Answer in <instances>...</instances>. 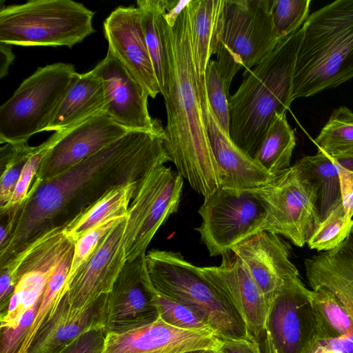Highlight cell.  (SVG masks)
<instances>
[{
	"label": "cell",
	"mask_w": 353,
	"mask_h": 353,
	"mask_svg": "<svg viewBox=\"0 0 353 353\" xmlns=\"http://www.w3.org/2000/svg\"><path fill=\"white\" fill-rule=\"evenodd\" d=\"M108 50L145 89L149 97L161 93L146 45L137 7L119 6L103 22Z\"/></svg>",
	"instance_id": "obj_16"
},
{
	"label": "cell",
	"mask_w": 353,
	"mask_h": 353,
	"mask_svg": "<svg viewBox=\"0 0 353 353\" xmlns=\"http://www.w3.org/2000/svg\"><path fill=\"white\" fill-rule=\"evenodd\" d=\"M92 70L103 83L107 102L105 114L115 123L130 131L165 130L161 121L149 114L147 92L111 52L108 51Z\"/></svg>",
	"instance_id": "obj_14"
},
{
	"label": "cell",
	"mask_w": 353,
	"mask_h": 353,
	"mask_svg": "<svg viewBox=\"0 0 353 353\" xmlns=\"http://www.w3.org/2000/svg\"><path fill=\"white\" fill-rule=\"evenodd\" d=\"M145 263L154 289L190 308L221 340L254 339L235 307L180 252L153 250Z\"/></svg>",
	"instance_id": "obj_5"
},
{
	"label": "cell",
	"mask_w": 353,
	"mask_h": 353,
	"mask_svg": "<svg viewBox=\"0 0 353 353\" xmlns=\"http://www.w3.org/2000/svg\"><path fill=\"white\" fill-rule=\"evenodd\" d=\"M310 0H274L272 18L279 41L301 28L309 17Z\"/></svg>",
	"instance_id": "obj_37"
},
{
	"label": "cell",
	"mask_w": 353,
	"mask_h": 353,
	"mask_svg": "<svg viewBox=\"0 0 353 353\" xmlns=\"http://www.w3.org/2000/svg\"><path fill=\"white\" fill-rule=\"evenodd\" d=\"M217 63L225 83L229 91L233 77L236 73L243 68L240 60L221 42L216 51Z\"/></svg>",
	"instance_id": "obj_42"
},
{
	"label": "cell",
	"mask_w": 353,
	"mask_h": 353,
	"mask_svg": "<svg viewBox=\"0 0 353 353\" xmlns=\"http://www.w3.org/2000/svg\"><path fill=\"white\" fill-rule=\"evenodd\" d=\"M274 1L225 0L220 42L240 60L243 75L281 41L273 23Z\"/></svg>",
	"instance_id": "obj_12"
},
{
	"label": "cell",
	"mask_w": 353,
	"mask_h": 353,
	"mask_svg": "<svg viewBox=\"0 0 353 353\" xmlns=\"http://www.w3.org/2000/svg\"><path fill=\"white\" fill-rule=\"evenodd\" d=\"M316 353H342L341 351L334 350V349H325L321 347H319Z\"/></svg>",
	"instance_id": "obj_50"
},
{
	"label": "cell",
	"mask_w": 353,
	"mask_h": 353,
	"mask_svg": "<svg viewBox=\"0 0 353 353\" xmlns=\"http://www.w3.org/2000/svg\"><path fill=\"white\" fill-rule=\"evenodd\" d=\"M183 184L182 176L165 165L152 168L139 182L128 210L124 235L127 261L146 254L160 226L178 210Z\"/></svg>",
	"instance_id": "obj_9"
},
{
	"label": "cell",
	"mask_w": 353,
	"mask_h": 353,
	"mask_svg": "<svg viewBox=\"0 0 353 353\" xmlns=\"http://www.w3.org/2000/svg\"><path fill=\"white\" fill-rule=\"evenodd\" d=\"M128 132L105 114L65 131L44 157L34 182L41 183L55 176Z\"/></svg>",
	"instance_id": "obj_19"
},
{
	"label": "cell",
	"mask_w": 353,
	"mask_h": 353,
	"mask_svg": "<svg viewBox=\"0 0 353 353\" xmlns=\"http://www.w3.org/2000/svg\"><path fill=\"white\" fill-rule=\"evenodd\" d=\"M320 343L353 336V319L335 295L325 288L311 290Z\"/></svg>",
	"instance_id": "obj_30"
},
{
	"label": "cell",
	"mask_w": 353,
	"mask_h": 353,
	"mask_svg": "<svg viewBox=\"0 0 353 353\" xmlns=\"http://www.w3.org/2000/svg\"><path fill=\"white\" fill-rule=\"evenodd\" d=\"M302 28L281 40L253 67L229 97L230 135L254 159L276 113H286L293 101L292 85Z\"/></svg>",
	"instance_id": "obj_3"
},
{
	"label": "cell",
	"mask_w": 353,
	"mask_h": 353,
	"mask_svg": "<svg viewBox=\"0 0 353 353\" xmlns=\"http://www.w3.org/2000/svg\"><path fill=\"white\" fill-rule=\"evenodd\" d=\"M105 335L104 328L87 332L73 341L61 353H101Z\"/></svg>",
	"instance_id": "obj_41"
},
{
	"label": "cell",
	"mask_w": 353,
	"mask_h": 353,
	"mask_svg": "<svg viewBox=\"0 0 353 353\" xmlns=\"http://www.w3.org/2000/svg\"><path fill=\"white\" fill-rule=\"evenodd\" d=\"M127 217L128 215L108 219L89 230L75 243L70 270L66 280V291L68 285L79 267L96 252L113 228Z\"/></svg>",
	"instance_id": "obj_39"
},
{
	"label": "cell",
	"mask_w": 353,
	"mask_h": 353,
	"mask_svg": "<svg viewBox=\"0 0 353 353\" xmlns=\"http://www.w3.org/2000/svg\"><path fill=\"white\" fill-rule=\"evenodd\" d=\"M14 59L12 46L0 42V78L3 79L8 72V68Z\"/></svg>",
	"instance_id": "obj_47"
},
{
	"label": "cell",
	"mask_w": 353,
	"mask_h": 353,
	"mask_svg": "<svg viewBox=\"0 0 353 353\" xmlns=\"http://www.w3.org/2000/svg\"><path fill=\"white\" fill-rule=\"evenodd\" d=\"M319 347L334 349L342 353H353V336H344L321 342Z\"/></svg>",
	"instance_id": "obj_46"
},
{
	"label": "cell",
	"mask_w": 353,
	"mask_h": 353,
	"mask_svg": "<svg viewBox=\"0 0 353 353\" xmlns=\"http://www.w3.org/2000/svg\"><path fill=\"white\" fill-rule=\"evenodd\" d=\"M222 345V340L214 331L179 329L159 315L155 321L142 326L106 333L101 353H182L220 350Z\"/></svg>",
	"instance_id": "obj_13"
},
{
	"label": "cell",
	"mask_w": 353,
	"mask_h": 353,
	"mask_svg": "<svg viewBox=\"0 0 353 353\" xmlns=\"http://www.w3.org/2000/svg\"><path fill=\"white\" fill-rule=\"evenodd\" d=\"M94 12L72 0H30L1 6L0 42L71 48L95 32Z\"/></svg>",
	"instance_id": "obj_6"
},
{
	"label": "cell",
	"mask_w": 353,
	"mask_h": 353,
	"mask_svg": "<svg viewBox=\"0 0 353 353\" xmlns=\"http://www.w3.org/2000/svg\"><path fill=\"white\" fill-rule=\"evenodd\" d=\"M107 102L101 79L91 70L76 72L46 131H66L105 114Z\"/></svg>",
	"instance_id": "obj_24"
},
{
	"label": "cell",
	"mask_w": 353,
	"mask_h": 353,
	"mask_svg": "<svg viewBox=\"0 0 353 353\" xmlns=\"http://www.w3.org/2000/svg\"><path fill=\"white\" fill-rule=\"evenodd\" d=\"M108 294L83 309H72L65 295L43 323L27 353H61L81 334L105 327Z\"/></svg>",
	"instance_id": "obj_22"
},
{
	"label": "cell",
	"mask_w": 353,
	"mask_h": 353,
	"mask_svg": "<svg viewBox=\"0 0 353 353\" xmlns=\"http://www.w3.org/2000/svg\"><path fill=\"white\" fill-rule=\"evenodd\" d=\"M292 99L336 88L353 77V0H337L304 23Z\"/></svg>",
	"instance_id": "obj_4"
},
{
	"label": "cell",
	"mask_w": 353,
	"mask_h": 353,
	"mask_svg": "<svg viewBox=\"0 0 353 353\" xmlns=\"http://www.w3.org/2000/svg\"><path fill=\"white\" fill-rule=\"evenodd\" d=\"M73 253L74 250L66 255L49 279L36 316L18 353H27L35 334L65 296L67 292L66 280L70 272Z\"/></svg>",
	"instance_id": "obj_32"
},
{
	"label": "cell",
	"mask_w": 353,
	"mask_h": 353,
	"mask_svg": "<svg viewBox=\"0 0 353 353\" xmlns=\"http://www.w3.org/2000/svg\"><path fill=\"white\" fill-rule=\"evenodd\" d=\"M200 80L201 106L212 151L219 170L221 188L250 190L268 183L274 176L243 151L217 122L208 100L204 77Z\"/></svg>",
	"instance_id": "obj_20"
},
{
	"label": "cell",
	"mask_w": 353,
	"mask_h": 353,
	"mask_svg": "<svg viewBox=\"0 0 353 353\" xmlns=\"http://www.w3.org/2000/svg\"><path fill=\"white\" fill-rule=\"evenodd\" d=\"M232 250L219 266L199 267L201 274L235 307L252 336L263 334L268 303L244 265Z\"/></svg>",
	"instance_id": "obj_18"
},
{
	"label": "cell",
	"mask_w": 353,
	"mask_h": 353,
	"mask_svg": "<svg viewBox=\"0 0 353 353\" xmlns=\"http://www.w3.org/2000/svg\"><path fill=\"white\" fill-rule=\"evenodd\" d=\"M34 150L26 143H5L0 148V208L10 200L22 170Z\"/></svg>",
	"instance_id": "obj_34"
},
{
	"label": "cell",
	"mask_w": 353,
	"mask_h": 353,
	"mask_svg": "<svg viewBox=\"0 0 353 353\" xmlns=\"http://www.w3.org/2000/svg\"><path fill=\"white\" fill-rule=\"evenodd\" d=\"M337 168L340 181V190L342 205L346 216L348 217L349 219H352L353 172L344 169L339 165H337Z\"/></svg>",
	"instance_id": "obj_43"
},
{
	"label": "cell",
	"mask_w": 353,
	"mask_h": 353,
	"mask_svg": "<svg viewBox=\"0 0 353 353\" xmlns=\"http://www.w3.org/2000/svg\"><path fill=\"white\" fill-rule=\"evenodd\" d=\"M146 45L157 80L163 92L167 81V59L161 29V19L166 12L165 0H138Z\"/></svg>",
	"instance_id": "obj_28"
},
{
	"label": "cell",
	"mask_w": 353,
	"mask_h": 353,
	"mask_svg": "<svg viewBox=\"0 0 353 353\" xmlns=\"http://www.w3.org/2000/svg\"><path fill=\"white\" fill-rule=\"evenodd\" d=\"M199 214L202 218L195 230L212 256L222 255L256 234L265 210L250 190L219 188L204 199Z\"/></svg>",
	"instance_id": "obj_11"
},
{
	"label": "cell",
	"mask_w": 353,
	"mask_h": 353,
	"mask_svg": "<svg viewBox=\"0 0 353 353\" xmlns=\"http://www.w3.org/2000/svg\"><path fill=\"white\" fill-rule=\"evenodd\" d=\"M127 218L113 228L68 285L65 295L72 309L87 307L112 290L127 262L124 247Z\"/></svg>",
	"instance_id": "obj_17"
},
{
	"label": "cell",
	"mask_w": 353,
	"mask_h": 353,
	"mask_svg": "<svg viewBox=\"0 0 353 353\" xmlns=\"http://www.w3.org/2000/svg\"><path fill=\"white\" fill-rule=\"evenodd\" d=\"M305 268L312 290L332 292L353 319V228L336 248L306 259Z\"/></svg>",
	"instance_id": "obj_23"
},
{
	"label": "cell",
	"mask_w": 353,
	"mask_h": 353,
	"mask_svg": "<svg viewBox=\"0 0 353 353\" xmlns=\"http://www.w3.org/2000/svg\"><path fill=\"white\" fill-rule=\"evenodd\" d=\"M65 131H57L38 146L30 154L21 173L10 201L0 208V214L19 211L30 197V190L36 179L42 161L52 147L62 137Z\"/></svg>",
	"instance_id": "obj_35"
},
{
	"label": "cell",
	"mask_w": 353,
	"mask_h": 353,
	"mask_svg": "<svg viewBox=\"0 0 353 353\" xmlns=\"http://www.w3.org/2000/svg\"><path fill=\"white\" fill-rule=\"evenodd\" d=\"M164 14L161 29L168 67L161 93L167 115L164 146L178 173L205 199L221 187V178L201 106L188 5L173 26Z\"/></svg>",
	"instance_id": "obj_2"
},
{
	"label": "cell",
	"mask_w": 353,
	"mask_h": 353,
	"mask_svg": "<svg viewBox=\"0 0 353 353\" xmlns=\"http://www.w3.org/2000/svg\"><path fill=\"white\" fill-rule=\"evenodd\" d=\"M190 1L165 0L166 12L164 14V18L170 26L174 25L179 16L185 8Z\"/></svg>",
	"instance_id": "obj_45"
},
{
	"label": "cell",
	"mask_w": 353,
	"mask_h": 353,
	"mask_svg": "<svg viewBox=\"0 0 353 353\" xmlns=\"http://www.w3.org/2000/svg\"><path fill=\"white\" fill-rule=\"evenodd\" d=\"M152 288L145 254L127 261L108 294L106 333L128 331L155 321L159 313Z\"/></svg>",
	"instance_id": "obj_15"
},
{
	"label": "cell",
	"mask_w": 353,
	"mask_h": 353,
	"mask_svg": "<svg viewBox=\"0 0 353 353\" xmlns=\"http://www.w3.org/2000/svg\"><path fill=\"white\" fill-rule=\"evenodd\" d=\"M37 301L14 327H1L0 353H18L36 316L40 302Z\"/></svg>",
	"instance_id": "obj_40"
},
{
	"label": "cell",
	"mask_w": 353,
	"mask_h": 353,
	"mask_svg": "<svg viewBox=\"0 0 353 353\" xmlns=\"http://www.w3.org/2000/svg\"><path fill=\"white\" fill-rule=\"evenodd\" d=\"M265 210L256 234H280L294 245L307 243L321 221L318 186L295 163L281 171L263 186L250 189Z\"/></svg>",
	"instance_id": "obj_8"
},
{
	"label": "cell",
	"mask_w": 353,
	"mask_h": 353,
	"mask_svg": "<svg viewBox=\"0 0 353 353\" xmlns=\"http://www.w3.org/2000/svg\"><path fill=\"white\" fill-rule=\"evenodd\" d=\"M152 294L159 315L168 325L187 330L214 331L186 305L160 294L154 287Z\"/></svg>",
	"instance_id": "obj_36"
},
{
	"label": "cell",
	"mask_w": 353,
	"mask_h": 353,
	"mask_svg": "<svg viewBox=\"0 0 353 353\" xmlns=\"http://www.w3.org/2000/svg\"><path fill=\"white\" fill-rule=\"evenodd\" d=\"M182 353H220V350L203 349V350L188 351V352H182Z\"/></svg>",
	"instance_id": "obj_49"
},
{
	"label": "cell",
	"mask_w": 353,
	"mask_h": 353,
	"mask_svg": "<svg viewBox=\"0 0 353 353\" xmlns=\"http://www.w3.org/2000/svg\"><path fill=\"white\" fill-rule=\"evenodd\" d=\"M314 141L330 157L353 153V112L345 106L335 109Z\"/></svg>",
	"instance_id": "obj_31"
},
{
	"label": "cell",
	"mask_w": 353,
	"mask_h": 353,
	"mask_svg": "<svg viewBox=\"0 0 353 353\" xmlns=\"http://www.w3.org/2000/svg\"><path fill=\"white\" fill-rule=\"evenodd\" d=\"M290 246L278 234L260 232L232 248L269 301L284 282L299 276L290 259Z\"/></svg>",
	"instance_id": "obj_21"
},
{
	"label": "cell",
	"mask_w": 353,
	"mask_h": 353,
	"mask_svg": "<svg viewBox=\"0 0 353 353\" xmlns=\"http://www.w3.org/2000/svg\"><path fill=\"white\" fill-rule=\"evenodd\" d=\"M265 353H316L320 339L311 290L299 276L286 280L269 301Z\"/></svg>",
	"instance_id": "obj_10"
},
{
	"label": "cell",
	"mask_w": 353,
	"mask_h": 353,
	"mask_svg": "<svg viewBox=\"0 0 353 353\" xmlns=\"http://www.w3.org/2000/svg\"><path fill=\"white\" fill-rule=\"evenodd\" d=\"M295 163L319 188V208L322 221L341 200L337 165L321 150L314 155L301 158Z\"/></svg>",
	"instance_id": "obj_29"
},
{
	"label": "cell",
	"mask_w": 353,
	"mask_h": 353,
	"mask_svg": "<svg viewBox=\"0 0 353 353\" xmlns=\"http://www.w3.org/2000/svg\"><path fill=\"white\" fill-rule=\"evenodd\" d=\"M137 182L114 188L64 225L65 234L76 243L89 230L108 219L128 215Z\"/></svg>",
	"instance_id": "obj_26"
},
{
	"label": "cell",
	"mask_w": 353,
	"mask_h": 353,
	"mask_svg": "<svg viewBox=\"0 0 353 353\" xmlns=\"http://www.w3.org/2000/svg\"><path fill=\"white\" fill-rule=\"evenodd\" d=\"M225 0H190L188 4L192 52L199 79L221 39Z\"/></svg>",
	"instance_id": "obj_25"
},
{
	"label": "cell",
	"mask_w": 353,
	"mask_h": 353,
	"mask_svg": "<svg viewBox=\"0 0 353 353\" xmlns=\"http://www.w3.org/2000/svg\"><path fill=\"white\" fill-rule=\"evenodd\" d=\"M353 228V219L346 216L340 200L325 219L314 229L307 243L310 249L328 252L342 243Z\"/></svg>",
	"instance_id": "obj_33"
},
{
	"label": "cell",
	"mask_w": 353,
	"mask_h": 353,
	"mask_svg": "<svg viewBox=\"0 0 353 353\" xmlns=\"http://www.w3.org/2000/svg\"><path fill=\"white\" fill-rule=\"evenodd\" d=\"M208 100L221 128L230 134L229 91L221 77L216 60H210L204 74Z\"/></svg>",
	"instance_id": "obj_38"
},
{
	"label": "cell",
	"mask_w": 353,
	"mask_h": 353,
	"mask_svg": "<svg viewBox=\"0 0 353 353\" xmlns=\"http://www.w3.org/2000/svg\"><path fill=\"white\" fill-rule=\"evenodd\" d=\"M220 353H262L259 342L253 339H223Z\"/></svg>",
	"instance_id": "obj_44"
},
{
	"label": "cell",
	"mask_w": 353,
	"mask_h": 353,
	"mask_svg": "<svg viewBox=\"0 0 353 353\" xmlns=\"http://www.w3.org/2000/svg\"><path fill=\"white\" fill-rule=\"evenodd\" d=\"M76 74L74 65L39 67L0 108V143H26L46 131Z\"/></svg>",
	"instance_id": "obj_7"
},
{
	"label": "cell",
	"mask_w": 353,
	"mask_h": 353,
	"mask_svg": "<svg viewBox=\"0 0 353 353\" xmlns=\"http://www.w3.org/2000/svg\"><path fill=\"white\" fill-rule=\"evenodd\" d=\"M165 131H130L99 151L41 182L19 210L0 265L52 228L65 225L119 185L137 182L150 170L171 161Z\"/></svg>",
	"instance_id": "obj_1"
},
{
	"label": "cell",
	"mask_w": 353,
	"mask_h": 353,
	"mask_svg": "<svg viewBox=\"0 0 353 353\" xmlns=\"http://www.w3.org/2000/svg\"><path fill=\"white\" fill-rule=\"evenodd\" d=\"M295 145L294 131L288 124L286 113H276L254 159L274 176L290 166Z\"/></svg>",
	"instance_id": "obj_27"
},
{
	"label": "cell",
	"mask_w": 353,
	"mask_h": 353,
	"mask_svg": "<svg viewBox=\"0 0 353 353\" xmlns=\"http://www.w3.org/2000/svg\"><path fill=\"white\" fill-rule=\"evenodd\" d=\"M331 158L337 165L353 172V153Z\"/></svg>",
	"instance_id": "obj_48"
}]
</instances>
